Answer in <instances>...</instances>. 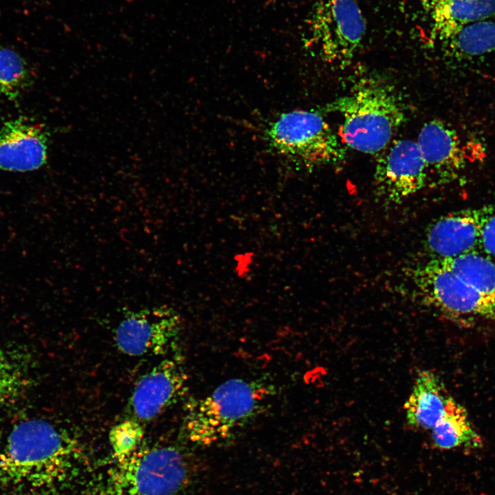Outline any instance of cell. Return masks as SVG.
I'll use <instances>...</instances> for the list:
<instances>
[{
	"label": "cell",
	"instance_id": "6da1fadb",
	"mask_svg": "<svg viewBox=\"0 0 495 495\" xmlns=\"http://www.w3.org/2000/svg\"><path fill=\"white\" fill-rule=\"evenodd\" d=\"M79 452L64 429L42 419L14 425L0 450V483L25 494L65 478Z\"/></svg>",
	"mask_w": 495,
	"mask_h": 495
},
{
	"label": "cell",
	"instance_id": "7a4b0ae2",
	"mask_svg": "<svg viewBox=\"0 0 495 495\" xmlns=\"http://www.w3.org/2000/svg\"><path fill=\"white\" fill-rule=\"evenodd\" d=\"M275 393L274 384L265 377L230 379L187 402L183 434L198 445L226 439L264 413Z\"/></svg>",
	"mask_w": 495,
	"mask_h": 495
},
{
	"label": "cell",
	"instance_id": "3957f363",
	"mask_svg": "<svg viewBox=\"0 0 495 495\" xmlns=\"http://www.w3.org/2000/svg\"><path fill=\"white\" fill-rule=\"evenodd\" d=\"M342 118V142L357 151H382L405 120V111L395 91L373 79L359 82L346 94L327 105Z\"/></svg>",
	"mask_w": 495,
	"mask_h": 495
},
{
	"label": "cell",
	"instance_id": "277c9868",
	"mask_svg": "<svg viewBox=\"0 0 495 495\" xmlns=\"http://www.w3.org/2000/svg\"><path fill=\"white\" fill-rule=\"evenodd\" d=\"M187 463L173 446L138 448L117 460L103 495H176L187 479Z\"/></svg>",
	"mask_w": 495,
	"mask_h": 495
},
{
	"label": "cell",
	"instance_id": "5b68a950",
	"mask_svg": "<svg viewBox=\"0 0 495 495\" xmlns=\"http://www.w3.org/2000/svg\"><path fill=\"white\" fill-rule=\"evenodd\" d=\"M265 137L276 152L307 167L337 163L345 154L338 136L314 111L282 113L269 124Z\"/></svg>",
	"mask_w": 495,
	"mask_h": 495
},
{
	"label": "cell",
	"instance_id": "8992f818",
	"mask_svg": "<svg viewBox=\"0 0 495 495\" xmlns=\"http://www.w3.org/2000/svg\"><path fill=\"white\" fill-rule=\"evenodd\" d=\"M410 276L422 301L451 319L495 318V300L479 293L438 260L417 266Z\"/></svg>",
	"mask_w": 495,
	"mask_h": 495
},
{
	"label": "cell",
	"instance_id": "52a82bcc",
	"mask_svg": "<svg viewBox=\"0 0 495 495\" xmlns=\"http://www.w3.org/2000/svg\"><path fill=\"white\" fill-rule=\"evenodd\" d=\"M310 28L324 60L344 67L354 58L366 25L355 0H321L311 16Z\"/></svg>",
	"mask_w": 495,
	"mask_h": 495
},
{
	"label": "cell",
	"instance_id": "ba28073f",
	"mask_svg": "<svg viewBox=\"0 0 495 495\" xmlns=\"http://www.w3.org/2000/svg\"><path fill=\"white\" fill-rule=\"evenodd\" d=\"M181 329L180 315L160 305L125 313L113 338L119 351L129 356L163 355L175 346Z\"/></svg>",
	"mask_w": 495,
	"mask_h": 495
},
{
	"label": "cell",
	"instance_id": "9c48e42d",
	"mask_svg": "<svg viewBox=\"0 0 495 495\" xmlns=\"http://www.w3.org/2000/svg\"><path fill=\"white\" fill-rule=\"evenodd\" d=\"M380 153L374 180L380 197L399 203L424 187L428 175L416 141L394 140Z\"/></svg>",
	"mask_w": 495,
	"mask_h": 495
},
{
	"label": "cell",
	"instance_id": "30bf717a",
	"mask_svg": "<svg viewBox=\"0 0 495 495\" xmlns=\"http://www.w3.org/2000/svg\"><path fill=\"white\" fill-rule=\"evenodd\" d=\"M187 375L177 355L162 360L135 384L129 404L134 419H155L180 401L187 391Z\"/></svg>",
	"mask_w": 495,
	"mask_h": 495
},
{
	"label": "cell",
	"instance_id": "8fae6325",
	"mask_svg": "<svg viewBox=\"0 0 495 495\" xmlns=\"http://www.w3.org/2000/svg\"><path fill=\"white\" fill-rule=\"evenodd\" d=\"M493 213L490 206L463 210L432 222L425 234L431 259L444 260L472 252L481 245L483 228Z\"/></svg>",
	"mask_w": 495,
	"mask_h": 495
},
{
	"label": "cell",
	"instance_id": "7c38bea8",
	"mask_svg": "<svg viewBox=\"0 0 495 495\" xmlns=\"http://www.w3.org/2000/svg\"><path fill=\"white\" fill-rule=\"evenodd\" d=\"M48 135L42 124L23 118L6 122L0 127V169L28 172L47 160Z\"/></svg>",
	"mask_w": 495,
	"mask_h": 495
},
{
	"label": "cell",
	"instance_id": "4fadbf2b",
	"mask_svg": "<svg viewBox=\"0 0 495 495\" xmlns=\"http://www.w3.org/2000/svg\"><path fill=\"white\" fill-rule=\"evenodd\" d=\"M427 175L444 181L454 177L465 164V153L456 132L446 123L430 120L421 129L416 141Z\"/></svg>",
	"mask_w": 495,
	"mask_h": 495
},
{
	"label": "cell",
	"instance_id": "5bb4252c",
	"mask_svg": "<svg viewBox=\"0 0 495 495\" xmlns=\"http://www.w3.org/2000/svg\"><path fill=\"white\" fill-rule=\"evenodd\" d=\"M439 42L463 25L495 16V0H421Z\"/></svg>",
	"mask_w": 495,
	"mask_h": 495
},
{
	"label": "cell",
	"instance_id": "9a60e30c",
	"mask_svg": "<svg viewBox=\"0 0 495 495\" xmlns=\"http://www.w3.org/2000/svg\"><path fill=\"white\" fill-rule=\"evenodd\" d=\"M449 397L433 372L419 371L404 404L407 424L415 429L432 430L442 417Z\"/></svg>",
	"mask_w": 495,
	"mask_h": 495
},
{
	"label": "cell",
	"instance_id": "2e32d148",
	"mask_svg": "<svg viewBox=\"0 0 495 495\" xmlns=\"http://www.w3.org/2000/svg\"><path fill=\"white\" fill-rule=\"evenodd\" d=\"M443 52L458 59H470L495 50V16L456 28L439 41Z\"/></svg>",
	"mask_w": 495,
	"mask_h": 495
},
{
	"label": "cell",
	"instance_id": "e0dca14e",
	"mask_svg": "<svg viewBox=\"0 0 495 495\" xmlns=\"http://www.w3.org/2000/svg\"><path fill=\"white\" fill-rule=\"evenodd\" d=\"M432 430L434 446L441 450L482 446L480 436L470 423L465 408L449 397L443 414Z\"/></svg>",
	"mask_w": 495,
	"mask_h": 495
},
{
	"label": "cell",
	"instance_id": "ac0fdd59",
	"mask_svg": "<svg viewBox=\"0 0 495 495\" xmlns=\"http://www.w3.org/2000/svg\"><path fill=\"white\" fill-rule=\"evenodd\" d=\"M483 296L495 300V263L474 251L438 260Z\"/></svg>",
	"mask_w": 495,
	"mask_h": 495
},
{
	"label": "cell",
	"instance_id": "d6986e66",
	"mask_svg": "<svg viewBox=\"0 0 495 495\" xmlns=\"http://www.w3.org/2000/svg\"><path fill=\"white\" fill-rule=\"evenodd\" d=\"M27 358L0 344V406L17 397L28 386Z\"/></svg>",
	"mask_w": 495,
	"mask_h": 495
},
{
	"label": "cell",
	"instance_id": "ffe728a7",
	"mask_svg": "<svg viewBox=\"0 0 495 495\" xmlns=\"http://www.w3.org/2000/svg\"><path fill=\"white\" fill-rule=\"evenodd\" d=\"M27 65L21 56L9 48L0 49V96L16 98L29 81Z\"/></svg>",
	"mask_w": 495,
	"mask_h": 495
},
{
	"label": "cell",
	"instance_id": "44dd1931",
	"mask_svg": "<svg viewBox=\"0 0 495 495\" xmlns=\"http://www.w3.org/2000/svg\"><path fill=\"white\" fill-rule=\"evenodd\" d=\"M144 435L142 424L134 418L115 425L109 432V439L116 459H120L136 450Z\"/></svg>",
	"mask_w": 495,
	"mask_h": 495
},
{
	"label": "cell",
	"instance_id": "7402d4cb",
	"mask_svg": "<svg viewBox=\"0 0 495 495\" xmlns=\"http://www.w3.org/2000/svg\"><path fill=\"white\" fill-rule=\"evenodd\" d=\"M480 245L486 253L495 256V213L490 216L484 225Z\"/></svg>",
	"mask_w": 495,
	"mask_h": 495
}]
</instances>
